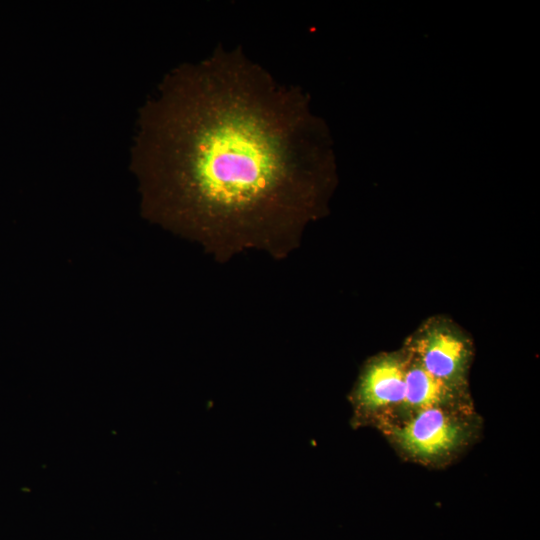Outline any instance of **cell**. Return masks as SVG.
<instances>
[{"instance_id": "obj_4", "label": "cell", "mask_w": 540, "mask_h": 540, "mask_svg": "<svg viewBox=\"0 0 540 540\" xmlns=\"http://www.w3.org/2000/svg\"><path fill=\"white\" fill-rule=\"evenodd\" d=\"M404 351L443 383L467 389L472 344L455 327L440 321H431L408 341Z\"/></svg>"}, {"instance_id": "obj_1", "label": "cell", "mask_w": 540, "mask_h": 540, "mask_svg": "<svg viewBox=\"0 0 540 540\" xmlns=\"http://www.w3.org/2000/svg\"><path fill=\"white\" fill-rule=\"evenodd\" d=\"M132 169L142 214L221 262L251 249L286 257L335 181L309 95L221 44L172 69L142 107Z\"/></svg>"}, {"instance_id": "obj_2", "label": "cell", "mask_w": 540, "mask_h": 540, "mask_svg": "<svg viewBox=\"0 0 540 540\" xmlns=\"http://www.w3.org/2000/svg\"><path fill=\"white\" fill-rule=\"evenodd\" d=\"M482 426L474 406L431 407L378 430L405 460L442 468L479 439Z\"/></svg>"}, {"instance_id": "obj_3", "label": "cell", "mask_w": 540, "mask_h": 540, "mask_svg": "<svg viewBox=\"0 0 540 540\" xmlns=\"http://www.w3.org/2000/svg\"><path fill=\"white\" fill-rule=\"evenodd\" d=\"M407 356L404 351L381 353L362 367L348 396L353 428L381 426L393 421L405 396Z\"/></svg>"}, {"instance_id": "obj_5", "label": "cell", "mask_w": 540, "mask_h": 540, "mask_svg": "<svg viewBox=\"0 0 540 540\" xmlns=\"http://www.w3.org/2000/svg\"><path fill=\"white\" fill-rule=\"evenodd\" d=\"M405 354L407 356V367L405 373L404 401L398 415L390 423H394L417 411L431 407L473 406L468 389H459L443 383L424 370L406 352Z\"/></svg>"}]
</instances>
